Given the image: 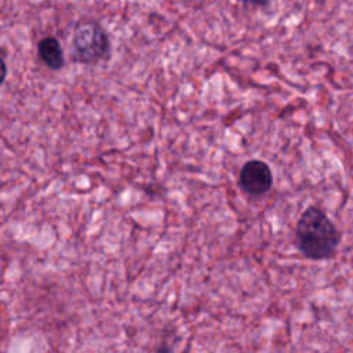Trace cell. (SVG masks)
<instances>
[{
  "instance_id": "6da1fadb",
  "label": "cell",
  "mask_w": 353,
  "mask_h": 353,
  "mask_svg": "<svg viewBox=\"0 0 353 353\" xmlns=\"http://www.w3.org/2000/svg\"><path fill=\"white\" fill-rule=\"evenodd\" d=\"M299 250L310 259H324L334 254L339 233L330 218L319 208H307L295 229Z\"/></svg>"
},
{
  "instance_id": "7a4b0ae2",
  "label": "cell",
  "mask_w": 353,
  "mask_h": 353,
  "mask_svg": "<svg viewBox=\"0 0 353 353\" xmlns=\"http://www.w3.org/2000/svg\"><path fill=\"white\" fill-rule=\"evenodd\" d=\"M72 44L80 62L95 63L109 52V39L103 28L94 21H81L73 30Z\"/></svg>"
},
{
  "instance_id": "3957f363",
  "label": "cell",
  "mask_w": 353,
  "mask_h": 353,
  "mask_svg": "<svg viewBox=\"0 0 353 353\" xmlns=\"http://www.w3.org/2000/svg\"><path fill=\"white\" fill-rule=\"evenodd\" d=\"M272 183V171L266 163L251 160L243 165L240 171V185L247 193L252 196L263 194L270 189Z\"/></svg>"
},
{
  "instance_id": "277c9868",
  "label": "cell",
  "mask_w": 353,
  "mask_h": 353,
  "mask_svg": "<svg viewBox=\"0 0 353 353\" xmlns=\"http://www.w3.org/2000/svg\"><path fill=\"white\" fill-rule=\"evenodd\" d=\"M37 52L40 59L52 70H58L63 66V54L61 46L54 37H44L37 44Z\"/></svg>"
},
{
  "instance_id": "5b68a950",
  "label": "cell",
  "mask_w": 353,
  "mask_h": 353,
  "mask_svg": "<svg viewBox=\"0 0 353 353\" xmlns=\"http://www.w3.org/2000/svg\"><path fill=\"white\" fill-rule=\"evenodd\" d=\"M6 76H7V66H6L4 61L0 58V85L3 84Z\"/></svg>"
},
{
  "instance_id": "8992f818",
  "label": "cell",
  "mask_w": 353,
  "mask_h": 353,
  "mask_svg": "<svg viewBox=\"0 0 353 353\" xmlns=\"http://www.w3.org/2000/svg\"><path fill=\"white\" fill-rule=\"evenodd\" d=\"M245 4H252V6H263L266 4L269 0H243Z\"/></svg>"
}]
</instances>
